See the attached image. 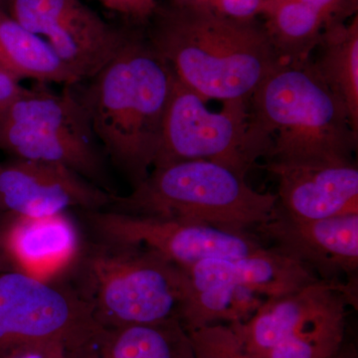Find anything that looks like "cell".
Returning a JSON list of instances; mask_svg holds the SVG:
<instances>
[{"label": "cell", "mask_w": 358, "mask_h": 358, "mask_svg": "<svg viewBox=\"0 0 358 358\" xmlns=\"http://www.w3.org/2000/svg\"><path fill=\"white\" fill-rule=\"evenodd\" d=\"M136 29L128 30L86 88L76 90L103 155L133 188L152 171L173 81L171 67Z\"/></svg>", "instance_id": "obj_1"}, {"label": "cell", "mask_w": 358, "mask_h": 358, "mask_svg": "<svg viewBox=\"0 0 358 358\" xmlns=\"http://www.w3.org/2000/svg\"><path fill=\"white\" fill-rule=\"evenodd\" d=\"M147 38L179 82L208 102L249 101L281 62L258 20L160 4Z\"/></svg>", "instance_id": "obj_2"}, {"label": "cell", "mask_w": 358, "mask_h": 358, "mask_svg": "<svg viewBox=\"0 0 358 358\" xmlns=\"http://www.w3.org/2000/svg\"><path fill=\"white\" fill-rule=\"evenodd\" d=\"M248 108L252 136L268 162H353L358 131L312 60L281 63Z\"/></svg>", "instance_id": "obj_3"}, {"label": "cell", "mask_w": 358, "mask_h": 358, "mask_svg": "<svg viewBox=\"0 0 358 358\" xmlns=\"http://www.w3.org/2000/svg\"><path fill=\"white\" fill-rule=\"evenodd\" d=\"M68 274L105 327L179 319L187 294L183 268L141 245L99 239L83 246Z\"/></svg>", "instance_id": "obj_4"}, {"label": "cell", "mask_w": 358, "mask_h": 358, "mask_svg": "<svg viewBox=\"0 0 358 358\" xmlns=\"http://www.w3.org/2000/svg\"><path fill=\"white\" fill-rule=\"evenodd\" d=\"M277 208V194L257 192L246 176L216 162L188 160L154 167L129 194H115L107 209L248 232L270 220Z\"/></svg>", "instance_id": "obj_5"}, {"label": "cell", "mask_w": 358, "mask_h": 358, "mask_svg": "<svg viewBox=\"0 0 358 358\" xmlns=\"http://www.w3.org/2000/svg\"><path fill=\"white\" fill-rule=\"evenodd\" d=\"M27 89L0 113V150L13 159L59 164L112 194L105 155L75 86Z\"/></svg>", "instance_id": "obj_6"}, {"label": "cell", "mask_w": 358, "mask_h": 358, "mask_svg": "<svg viewBox=\"0 0 358 358\" xmlns=\"http://www.w3.org/2000/svg\"><path fill=\"white\" fill-rule=\"evenodd\" d=\"M355 289V282L317 279L268 300L248 320L229 326L255 358H329L345 345Z\"/></svg>", "instance_id": "obj_7"}, {"label": "cell", "mask_w": 358, "mask_h": 358, "mask_svg": "<svg viewBox=\"0 0 358 358\" xmlns=\"http://www.w3.org/2000/svg\"><path fill=\"white\" fill-rule=\"evenodd\" d=\"M248 102H225L222 110L212 112L207 108V101L173 74L152 169L188 160H206L246 176L257 160L263 157L252 136Z\"/></svg>", "instance_id": "obj_8"}, {"label": "cell", "mask_w": 358, "mask_h": 358, "mask_svg": "<svg viewBox=\"0 0 358 358\" xmlns=\"http://www.w3.org/2000/svg\"><path fill=\"white\" fill-rule=\"evenodd\" d=\"M98 326L71 285L42 281L13 268L0 273V353L38 341L69 348Z\"/></svg>", "instance_id": "obj_9"}, {"label": "cell", "mask_w": 358, "mask_h": 358, "mask_svg": "<svg viewBox=\"0 0 358 358\" xmlns=\"http://www.w3.org/2000/svg\"><path fill=\"white\" fill-rule=\"evenodd\" d=\"M96 239L141 245L186 268L214 258H238L265 248L248 232H233L159 216L134 215L102 209L85 211Z\"/></svg>", "instance_id": "obj_10"}, {"label": "cell", "mask_w": 358, "mask_h": 358, "mask_svg": "<svg viewBox=\"0 0 358 358\" xmlns=\"http://www.w3.org/2000/svg\"><path fill=\"white\" fill-rule=\"evenodd\" d=\"M3 8L50 45L81 83L114 57L128 32L110 25L82 0H4Z\"/></svg>", "instance_id": "obj_11"}, {"label": "cell", "mask_w": 358, "mask_h": 358, "mask_svg": "<svg viewBox=\"0 0 358 358\" xmlns=\"http://www.w3.org/2000/svg\"><path fill=\"white\" fill-rule=\"evenodd\" d=\"M115 194L59 164L13 159L0 162V211L15 217H44L71 208H109Z\"/></svg>", "instance_id": "obj_12"}, {"label": "cell", "mask_w": 358, "mask_h": 358, "mask_svg": "<svg viewBox=\"0 0 358 358\" xmlns=\"http://www.w3.org/2000/svg\"><path fill=\"white\" fill-rule=\"evenodd\" d=\"M256 229L285 255L303 263L320 279L357 281L358 214L315 220L289 217L277 208L267 222Z\"/></svg>", "instance_id": "obj_13"}, {"label": "cell", "mask_w": 358, "mask_h": 358, "mask_svg": "<svg viewBox=\"0 0 358 358\" xmlns=\"http://www.w3.org/2000/svg\"><path fill=\"white\" fill-rule=\"evenodd\" d=\"M278 179V209L315 220L358 214V169L346 162H268Z\"/></svg>", "instance_id": "obj_14"}, {"label": "cell", "mask_w": 358, "mask_h": 358, "mask_svg": "<svg viewBox=\"0 0 358 358\" xmlns=\"http://www.w3.org/2000/svg\"><path fill=\"white\" fill-rule=\"evenodd\" d=\"M182 268L187 280V294L211 289L247 288L271 300L317 280L313 270L275 248H264L238 258L206 259Z\"/></svg>", "instance_id": "obj_15"}, {"label": "cell", "mask_w": 358, "mask_h": 358, "mask_svg": "<svg viewBox=\"0 0 358 358\" xmlns=\"http://www.w3.org/2000/svg\"><path fill=\"white\" fill-rule=\"evenodd\" d=\"M83 246L68 212L44 217L13 216L4 234V254L13 270L42 281L68 274Z\"/></svg>", "instance_id": "obj_16"}, {"label": "cell", "mask_w": 358, "mask_h": 358, "mask_svg": "<svg viewBox=\"0 0 358 358\" xmlns=\"http://www.w3.org/2000/svg\"><path fill=\"white\" fill-rule=\"evenodd\" d=\"M67 358H194L180 320L121 327L98 326L75 345Z\"/></svg>", "instance_id": "obj_17"}, {"label": "cell", "mask_w": 358, "mask_h": 358, "mask_svg": "<svg viewBox=\"0 0 358 358\" xmlns=\"http://www.w3.org/2000/svg\"><path fill=\"white\" fill-rule=\"evenodd\" d=\"M0 67L20 80L39 85L81 83L50 45L23 27L0 7Z\"/></svg>", "instance_id": "obj_18"}, {"label": "cell", "mask_w": 358, "mask_h": 358, "mask_svg": "<svg viewBox=\"0 0 358 358\" xmlns=\"http://www.w3.org/2000/svg\"><path fill=\"white\" fill-rule=\"evenodd\" d=\"M313 67L327 88L345 106L358 131V15L327 25L320 37Z\"/></svg>", "instance_id": "obj_19"}, {"label": "cell", "mask_w": 358, "mask_h": 358, "mask_svg": "<svg viewBox=\"0 0 358 358\" xmlns=\"http://www.w3.org/2000/svg\"><path fill=\"white\" fill-rule=\"evenodd\" d=\"M261 16L280 62L303 64L310 60L326 27L319 13L301 0H271Z\"/></svg>", "instance_id": "obj_20"}, {"label": "cell", "mask_w": 358, "mask_h": 358, "mask_svg": "<svg viewBox=\"0 0 358 358\" xmlns=\"http://www.w3.org/2000/svg\"><path fill=\"white\" fill-rule=\"evenodd\" d=\"M188 334L194 358H255L245 352L229 324H211Z\"/></svg>", "instance_id": "obj_21"}, {"label": "cell", "mask_w": 358, "mask_h": 358, "mask_svg": "<svg viewBox=\"0 0 358 358\" xmlns=\"http://www.w3.org/2000/svg\"><path fill=\"white\" fill-rule=\"evenodd\" d=\"M271 0H166L173 8L206 11L229 20H255Z\"/></svg>", "instance_id": "obj_22"}, {"label": "cell", "mask_w": 358, "mask_h": 358, "mask_svg": "<svg viewBox=\"0 0 358 358\" xmlns=\"http://www.w3.org/2000/svg\"><path fill=\"white\" fill-rule=\"evenodd\" d=\"M103 8L120 16L129 26H147L159 9V0H96Z\"/></svg>", "instance_id": "obj_23"}, {"label": "cell", "mask_w": 358, "mask_h": 358, "mask_svg": "<svg viewBox=\"0 0 358 358\" xmlns=\"http://www.w3.org/2000/svg\"><path fill=\"white\" fill-rule=\"evenodd\" d=\"M315 9L326 21V26L346 22L357 15L358 0H301Z\"/></svg>", "instance_id": "obj_24"}, {"label": "cell", "mask_w": 358, "mask_h": 358, "mask_svg": "<svg viewBox=\"0 0 358 358\" xmlns=\"http://www.w3.org/2000/svg\"><path fill=\"white\" fill-rule=\"evenodd\" d=\"M0 358H67V352L58 341H38L10 348L0 353Z\"/></svg>", "instance_id": "obj_25"}, {"label": "cell", "mask_w": 358, "mask_h": 358, "mask_svg": "<svg viewBox=\"0 0 358 358\" xmlns=\"http://www.w3.org/2000/svg\"><path fill=\"white\" fill-rule=\"evenodd\" d=\"M26 90L27 88L21 85L20 80L0 67V113L23 95Z\"/></svg>", "instance_id": "obj_26"}, {"label": "cell", "mask_w": 358, "mask_h": 358, "mask_svg": "<svg viewBox=\"0 0 358 358\" xmlns=\"http://www.w3.org/2000/svg\"><path fill=\"white\" fill-rule=\"evenodd\" d=\"M11 218H13V215L0 211V259L6 258L3 249L4 234H6L7 226L10 222Z\"/></svg>", "instance_id": "obj_27"}, {"label": "cell", "mask_w": 358, "mask_h": 358, "mask_svg": "<svg viewBox=\"0 0 358 358\" xmlns=\"http://www.w3.org/2000/svg\"><path fill=\"white\" fill-rule=\"evenodd\" d=\"M329 358H358L355 346L343 345L338 352Z\"/></svg>", "instance_id": "obj_28"}, {"label": "cell", "mask_w": 358, "mask_h": 358, "mask_svg": "<svg viewBox=\"0 0 358 358\" xmlns=\"http://www.w3.org/2000/svg\"><path fill=\"white\" fill-rule=\"evenodd\" d=\"M10 263H9L8 259H0V273L4 272V271L10 270Z\"/></svg>", "instance_id": "obj_29"}, {"label": "cell", "mask_w": 358, "mask_h": 358, "mask_svg": "<svg viewBox=\"0 0 358 358\" xmlns=\"http://www.w3.org/2000/svg\"><path fill=\"white\" fill-rule=\"evenodd\" d=\"M4 0H0V7H3Z\"/></svg>", "instance_id": "obj_30"}]
</instances>
